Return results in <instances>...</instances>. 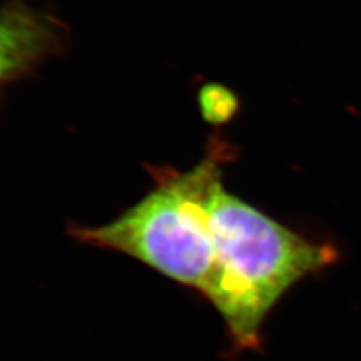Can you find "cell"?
Segmentation results:
<instances>
[{
    "label": "cell",
    "mask_w": 361,
    "mask_h": 361,
    "mask_svg": "<svg viewBox=\"0 0 361 361\" xmlns=\"http://www.w3.org/2000/svg\"><path fill=\"white\" fill-rule=\"evenodd\" d=\"M214 262L205 295L221 314L238 348L261 346V326L283 293L333 264L331 245L313 244L228 193L223 183L209 207Z\"/></svg>",
    "instance_id": "1"
},
{
    "label": "cell",
    "mask_w": 361,
    "mask_h": 361,
    "mask_svg": "<svg viewBox=\"0 0 361 361\" xmlns=\"http://www.w3.org/2000/svg\"><path fill=\"white\" fill-rule=\"evenodd\" d=\"M220 175L219 154L187 172L158 171L155 187L116 220L73 233L78 241L128 255L203 292L214 262L209 207Z\"/></svg>",
    "instance_id": "2"
},
{
    "label": "cell",
    "mask_w": 361,
    "mask_h": 361,
    "mask_svg": "<svg viewBox=\"0 0 361 361\" xmlns=\"http://www.w3.org/2000/svg\"><path fill=\"white\" fill-rule=\"evenodd\" d=\"M66 41L59 18L26 0H9L0 8V86L59 54Z\"/></svg>",
    "instance_id": "3"
},
{
    "label": "cell",
    "mask_w": 361,
    "mask_h": 361,
    "mask_svg": "<svg viewBox=\"0 0 361 361\" xmlns=\"http://www.w3.org/2000/svg\"><path fill=\"white\" fill-rule=\"evenodd\" d=\"M200 107L203 116L212 123H223L233 118L240 109L236 95L223 85H207L200 90Z\"/></svg>",
    "instance_id": "4"
}]
</instances>
